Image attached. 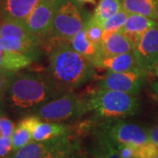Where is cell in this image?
<instances>
[{"label":"cell","mask_w":158,"mask_h":158,"mask_svg":"<svg viewBox=\"0 0 158 158\" xmlns=\"http://www.w3.org/2000/svg\"><path fill=\"white\" fill-rule=\"evenodd\" d=\"M48 43L49 55L46 77L59 96L74 91L94 77L95 67L69 42L51 39Z\"/></svg>","instance_id":"1"},{"label":"cell","mask_w":158,"mask_h":158,"mask_svg":"<svg viewBox=\"0 0 158 158\" xmlns=\"http://www.w3.org/2000/svg\"><path fill=\"white\" fill-rule=\"evenodd\" d=\"M11 104L16 108H35L59 95L46 77L37 73H15L8 90Z\"/></svg>","instance_id":"2"},{"label":"cell","mask_w":158,"mask_h":158,"mask_svg":"<svg viewBox=\"0 0 158 158\" xmlns=\"http://www.w3.org/2000/svg\"><path fill=\"white\" fill-rule=\"evenodd\" d=\"M85 98L89 112H93L97 118H119L135 115L140 111L135 95L121 91L97 88Z\"/></svg>","instance_id":"3"},{"label":"cell","mask_w":158,"mask_h":158,"mask_svg":"<svg viewBox=\"0 0 158 158\" xmlns=\"http://www.w3.org/2000/svg\"><path fill=\"white\" fill-rule=\"evenodd\" d=\"M90 16L76 0H56L52 38L69 43Z\"/></svg>","instance_id":"4"},{"label":"cell","mask_w":158,"mask_h":158,"mask_svg":"<svg viewBox=\"0 0 158 158\" xmlns=\"http://www.w3.org/2000/svg\"><path fill=\"white\" fill-rule=\"evenodd\" d=\"M89 112L86 98L78 94L67 92L34 108V115L42 120L62 122L81 117Z\"/></svg>","instance_id":"5"},{"label":"cell","mask_w":158,"mask_h":158,"mask_svg":"<svg viewBox=\"0 0 158 158\" xmlns=\"http://www.w3.org/2000/svg\"><path fill=\"white\" fill-rule=\"evenodd\" d=\"M100 133L114 146L121 144L138 147L149 141L148 132L139 125L113 118L103 123Z\"/></svg>","instance_id":"6"},{"label":"cell","mask_w":158,"mask_h":158,"mask_svg":"<svg viewBox=\"0 0 158 158\" xmlns=\"http://www.w3.org/2000/svg\"><path fill=\"white\" fill-rule=\"evenodd\" d=\"M69 150L67 135H62L43 141H30L8 158H66Z\"/></svg>","instance_id":"7"},{"label":"cell","mask_w":158,"mask_h":158,"mask_svg":"<svg viewBox=\"0 0 158 158\" xmlns=\"http://www.w3.org/2000/svg\"><path fill=\"white\" fill-rule=\"evenodd\" d=\"M147 74V71L140 68L126 72L108 71L96 86L98 89L121 91L136 96L145 84Z\"/></svg>","instance_id":"8"},{"label":"cell","mask_w":158,"mask_h":158,"mask_svg":"<svg viewBox=\"0 0 158 158\" xmlns=\"http://www.w3.org/2000/svg\"><path fill=\"white\" fill-rule=\"evenodd\" d=\"M55 6L56 0H42L24 21L29 31L38 36L42 42L52 38Z\"/></svg>","instance_id":"9"},{"label":"cell","mask_w":158,"mask_h":158,"mask_svg":"<svg viewBox=\"0 0 158 158\" xmlns=\"http://www.w3.org/2000/svg\"><path fill=\"white\" fill-rule=\"evenodd\" d=\"M133 52L139 68L147 72L154 70L158 63V23L141 36Z\"/></svg>","instance_id":"10"},{"label":"cell","mask_w":158,"mask_h":158,"mask_svg":"<svg viewBox=\"0 0 158 158\" xmlns=\"http://www.w3.org/2000/svg\"><path fill=\"white\" fill-rule=\"evenodd\" d=\"M22 121L31 131L32 139L34 141H47L68 134V128L65 125L59 122L42 121L41 118L35 115L23 118Z\"/></svg>","instance_id":"11"},{"label":"cell","mask_w":158,"mask_h":158,"mask_svg":"<svg viewBox=\"0 0 158 158\" xmlns=\"http://www.w3.org/2000/svg\"><path fill=\"white\" fill-rule=\"evenodd\" d=\"M42 0H3L0 11L5 20L24 22L29 14Z\"/></svg>","instance_id":"12"},{"label":"cell","mask_w":158,"mask_h":158,"mask_svg":"<svg viewBox=\"0 0 158 158\" xmlns=\"http://www.w3.org/2000/svg\"><path fill=\"white\" fill-rule=\"evenodd\" d=\"M157 23L156 20L143 15L128 13L126 23L119 32L125 34L135 46L141 39V36Z\"/></svg>","instance_id":"13"},{"label":"cell","mask_w":158,"mask_h":158,"mask_svg":"<svg viewBox=\"0 0 158 158\" xmlns=\"http://www.w3.org/2000/svg\"><path fill=\"white\" fill-rule=\"evenodd\" d=\"M41 43H37L13 36L0 37V47L4 49L19 52L29 56L33 61L38 60L40 56Z\"/></svg>","instance_id":"14"},{"label":"cell","mask_w":158,"mask_h":158,"mask_svg":"<svg viewBox=\"0 0 158 158\" xmlns=\"http://www.w3.org/2000/svg\"><path fill=\"white\" fill-rule=\"evenodd\" d=\"M102 57L113 56L134 50V44L121 32L110 34L106 39L102 40L100 43Z\"/></svg>","instance_id":"15"},{"label":"cell","mask_w":158,"mask_h":158,"mask_svg":"<svg viewBox=\"0 0 158 158\" xmlns=\"http://www.w3.org/2000/svg\"><path fill=\"white\" fill-rule=\"evenodd\" d=\"M69 44L75 50L85 57L86 60H88L96 68L98 62L102 58L100 45H96L87 39L85 29L83 28L79 31L69 41Z\"/></svg>","instance_id":"16"},{"label":"cell","mask_w":158,"mask_h":158,"mask_svg":"<svg viewBox=\"0 0 158 158\" xmlns=\"http://www.w3.org/2000/svg\"><path fill=\"white\" fill-rule=\"evenodd\" d=\"M96 67L107 69L111 72H126L139 69L134 52L124 53L113 56L102 57Z\"/></svg>","instance_id":"17"},{"label":"cell","mask_w":158,"mask_h":158,"mask_svg":"<svg viewBox=\"0 0 158 158\" xmlns=\"http://www.w3.org/2000/svg\"><path fill=\"white\" fill-rule=\"evenodd\" d=\"M34 62L24 54L4 49L0 47V69L19 72V70L29 67Z\"/></svg>","instance_id":"18"},{"label":"cell","mask_w":158,"mask_h":158,"mask_svg":"<svg viewBox=\"0 0 158 158\" xmlns=\"http://www.w3.org/2000/svg\"><path fill=\"white\" fill-rule=\"evenodd\" d=\"M127 13L143 15L158 21V0H121Z\"/></svg>","instance_id":"19"},{"label":"cell","mask_w":158,"mask_h":158,"mask_svg":"<svg viewBox=\"0 0 158 158\" xmlns=\"http://www.w3.org/2000/svg\"><path fill=\"white\" fill-rule=\"evenodd\" d=\"M5 36H13L37 43H41L43 45L42 40L38 36L30 32L26 27L25 23L20 21L4 19L0 24V37Z\"/></svg>","instance_id":"20"},{"label":"cell","mask_w":158,"mask_h":158,"mask_svg":"<svg viewBox=\"0 0 158 158\" xmlns=\"http://www.w3.org/2000/svg\"><path fill=\"white\" fill-rule=\"evenodd\" d=\"M123 10L121 0H99L92 18L102 27L103 23L119 11Z\"/></svg>","instance_id":"21"},{"label":"cell","mask_w":158,"mask_h":158,"mask_svg":"<svg viewBox=\"0 0 158 158\" xmlns=\"http://www.w3.org/2000/svg\"><path fill=\"white\" fill-rule=\"evenodd\" d=\"M93 158H122L117 148L102 133L98 135V140L93 151Z\"/></svg>","instance_id":"22"},{"label":"cell","mask_w":158,"mask_h":158,"mask_svg":"<svg viewBox=\"0 0 158 158\" xmlns=\"http://www.w3.org/2000/svg\"><path fill=\"white\" fill-rule=\"evenodd\" d=\"M127 16H128V13L125 10H121L116 14L113 15L112 17L107 19L102 25V27H103L102 40L106 39L110 34L118 32L124 26Z\"/></svg>","instance_id":"23"},{"label":"cell","mask_w":158,"mask_h":158,"mask_svg":"<svg viewBox=\"0 0 158 158\" xmlns=\"http://www.w3.org/2000/svg\"><path fill=\"white\" fill-rule=\"evenodd\" d=\"M11 138L13 151L22 148L23 146L29 143L30 141H33L31 131L29 130V128L26 125L24 124L22 120L15 127Z\"/></svg>","instance_id":"24"},{"label":"cell","mask_w":158,"mask_h":158,"mask_svg":"<svg viewBox=\"0 0 158 158\" xmlns=\"http://www.w3.org/2000/svg\"><path fill=\"white\" fill-rule=\"evenodd\" d=\"M84 29L87 39L90 42L96 45H100L102 34H103V27L98 23L95 21V19L92 18V15L88 19Z\"/></svg>","instance_id":"25"},{"label":"cell","mask_w":158,"mask_h":158,"mask_svg":"<svg viewBox=\"0 0 158 158\" xmlns=\"http://www.w3.org/2000/svg\"><path fill=\"white\" fill-rule=\"evenodd\" d=\"M157 155L158 147L150 141L136 147L135 158H152Z\"/></svg>","instance_id":"26"},{"label":"cell","mask_w":158,"mask_h":158,"mask_svg":"<svg viewBox=\"0 0 158 158\" xmlns=\"http://www.w3.org/2000/svg\"><path fill=\"white\" fill-rule=\"evenodd\" d=\"M16 72L0 69V103L3 101L6 94L8 92L13 76Z\"/></svg>","instance_id":"27"},{"label":"cell","mask_w":158,"mask_h":158,"mask_svg":"<svg viewBox=\"0 0 158 158\" xmlns=\"http://www.w3.org/2000/svg\"><path fill=\"white\" fill-rule=\"evenodd\" d=\"M15 128V124L6 116H0V136L11 137Z\"/></svg>","instance_id":"28"},{"label":"cell","mask_w":158,"mask_h":158,"mask_svg":"<svg viewBox=\"0 0 158 158\" xmlns=\"http://www.w3.org/2000/svg\"><path fill=\"white\" fill-rule=\"evenodd\" d=\"M13 151L11 137L0 136V158H8V155Z\"/></svg>","instance_id":"29"},{"label":"cell","mask_w":158,"mask_h":158,"mask_svg":"<svg viewBox=\"0 0 158 158\" xmlns=\"http://www.w3.org/2000/svg\"><path fill=\"white\" fill-rule=\"evenodd\" d=\"M118 150L120 156L122 158H135V149L136 147L132 146V145H118L115 146Z\"/></svg>","instance_id":"30"},{"label":"cell","mask_w":158,"mask_h":158,"mask_svg":"<svg viewBox=\"0 0 158 158\" xmlns=\"http://www.w3.org/2000/svg\"><path fill=\"white\" fill-rule=\"evenodd\" d=\"M148 137H149V141L158 147V124L154 126L152 128L148 131Z\"/></svg>","instance_id":"31"},{"label":"cell","mask_w":158,"mask_h":158,"mask_svg":"<svg viewBox=\"0 0 158 158\" xmlns=\"http://www.w3.org/2000/svg\"><path fill=\"white\" fill-rule=\"evenodd\" d=\"M150 96L158 102V81H155L150 85Z\"/></svg>","instance_id":"32"},{"label":"cell","mask_w":158,"mask_h":158,"mask_svg":"<svg viewBox=\"0 0 158 158\" xmlns=\"http://www.w3.org/2000/svg\"><path fill=\"white\" fill-rule=\"evenodd\" d=\"M77 3L80 5H84V4H95L96 0H76Z\"/></svg>","instance_id":"33"},{"label":"cell","mask_w":158,"mask_h":158,"mask_svg":"<svg viewBox=\"0 0 158 158\" xmlns=\"http://www.w3.org/2000/svg\"><path fill=\"white\" fill-rule=\"evenodd\" d=\"M154 73L156 75V77L158 78V63L156 65V67L154 69Z\"/></svg>","instance_id":"34"},{"label":"cell","mask_w":158,"mask_h":158,"mask_svg":"<svg viewBox=\"0 0 158 158\" xmlns=\"http://www.w3.org/2000/svg\"><path fill=\"white\" fill-rule=\"evenodd\" d=\"M4 20V19H3V16H2V13H1V11H0V24L2 23V21Z\"/></svg>","instance_id":"35"},{"label":"cell","mask_w":158,"mask_h":158,"mask_svg":"<svg viewBox=\"0 0 158 158\" xmlns=\"http://www.w3.org/2000/svg\"><path fill=\"white\" fill-rule=\"evenodd\" d=\"M152 158H158V155L157 156H154V157H152Z\"/></svg>","instance_id":"36"},{"label":"cell","mask_w":158,"mask_h":158,"mask_svg":"<svg viewBox=\"0 0 158 158\" xmlns=\"http://www.w3.org/2000/svg\"><path fill=\"white\" fill-rule=\"evenodd\" d=\"M69 158H77V157H69Z\"/></svg>","instance_id":"37"},{"label":"cell","mask_w":158,"mask_h":158,"mask_svg":"<svg viewBox=\"0 0 158 158\" xmlns=\"http://www.w3.org/2000/svg\"><path fill=\"white\" fill-rule=\"evenodd\" d=\"M1 1H3V0H0V2H1Z\"/></svg>","instance_id":"38"}]
</instances>
